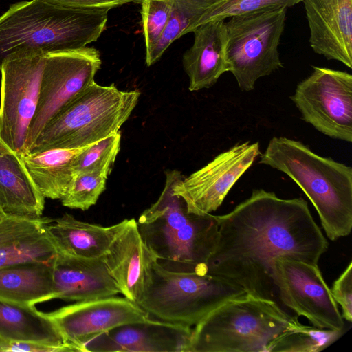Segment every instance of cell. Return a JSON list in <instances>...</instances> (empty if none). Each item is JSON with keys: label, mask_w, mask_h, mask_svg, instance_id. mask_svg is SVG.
Masks as SVG:
<instances>
[{"label": "cell", "mask_w": 352, "mask_h": 352, "mask_svg": "<svg viewBox=\"0 0 352 352\" xmlns=\"http://www.w3.org/2000/svg\"><path fill=\"white\" fill-rule=\"evenodd\" d=\"M331 295L342 308L343 319L352 321V262L350 261L345 270L335 280L330 289Z\"/></svg>", "instance_id": "obj_32"}, {"label": "cell", "mask_w": 352, "mask_h": 352, "mask_svg": "<svg viewBox=\"0 0 352 352\" xmlns=\"http://www.w3.org/2000/svg\"><path fill=\"white\" fill-rule=\"evenodd\" d=\"M0 351H26V352H72L78 351L76 346L67 344L63 346H55L41 342L30 341H14L0 338Z\"/></svg>", "instance_id": "obj_33"}, {"label": "cell", "mask_w": 352, "mask_h": 352, "mask_svg": "<svg viewBox=\"0 0 352 352\" xmlns=\"http://www.w3.org/2000/svg\"><path fill=\"white\" fill-rule=\"evenodd\" d=\"M45 199L31 179L21 156L0 138V206L5 214L41 218Z\"/></svg>", "instance_id": "obj_22"}, {"label": "cell", "mask_w": 352, "mask_h": 352, "mask_svg": "<svg viewBox=\"0 0 352 352\" xmlns=\"http://www.w3.org/2000/svg\"><path fill=\"white\" fill-rule=\"evenodd\" d=\"M107 178L102 175L81 173L76 177L67 194L60 200L63 206L87 210L95 205L106 188Z\"/></svg>", "instance_id": "obj_29"}, {"label": "cell", "mask_w": 352, "mask_h": 352, "mask_svg": "<svg viewBox=\"0 0 352 352\" xmlns=\"http://www.w3.org/2000/svg\"><path fill=\"white\" fill-rule=\"evenodd\" d=\"M302 0H222L206 14L204 23L273 8L292 7Z\"/></svg>", "instance_id": "obj_31"}, {"label": "cell", "mask_w": 352, "mask_h": 352, "mask_svg": "<svg viewBox=\"0 0 352 352\" xmlns=\"http://www.w3.org/2000/svg\"><path fill=\"white\" fill-rule=\"evenodd\" d=\"M146 53L160 39L170 18L171 0H140Z\"/></svg>", "instance_id": "obj_30"}, {"label": "cell", "mask_w": 352, "mask_h": 352, "mask_svg": "<svg viewBox=\"0 0 352 352\" xmlns=\"http://www.w3.org/2000/svg\"><path fill=\"white\" fill-rule=\"evenodd\" d=\"M273 278L278 299L297 316L318 328L344 329L341 312L318 265L278 257Z\"/></svg>", "instance_id": "obj_12"}, {"label": "cell", "mask_w": 352, "mask_h": 352, "mask_svg": "<svg viewBox=\"0 0 352 352\" xmlns=\"http://www.w3.org/2000/svg\"><path fill=\"white\" fill-rule=\"evenodd\" d=\"M259 163L288 175L314 206L326 236L334 241L352 229V168L314 153L300 141L272 138Z\"/></svg>", "instance_id": "obj_4"}, {"label": "cell", "mask_w": 352, "mask_h": 352, "mask_svg": "<svg viewBox=\"0 0 352 352\" xmlns=\"http://www.w3.org/2000/svg\"><path fill=\"white\" fill-rule=\"evenodd\" d=\"M114 296L76 302L47 314L65 342L85 352V344L112 329L151 319L135 302Z\"/></svg>", "instance_id": "obj_14"}, {"label": "cell", "mask_w": 352, "mask_h": 352, "mask_svg": "<svg viewBox=\"0 0 352 352\" xmlns=\"http://www.w3.org/2000/svg\"><path fill=\"white\" fill-rule=\"evenodd\" d=\"M55 299L80 302L120 293L102 260L57 252L52 263Z\"/></svg>", "instance_id": "obj_18"}, {"label": "cell", "mask_w": 352, "mask_h": 352, "mask_svg": "<svg viewBox=\"0 0 352 352\" xmlns=\"http://www.w3.org/2000/svg\"><path fill=\"white\" fill-rule=\"evenodd\" d=\"M287 8H273L230 18L226 23L229 72L241 90L254 89L256 81L283 67L278 46Z\"/></svg>", "instance_id": "obj_8"}, {"label": "cell", "mask_w": 352, "mask_h": 352, "mask_svg": "<svg viewBox=\"0 0 352 352\" xmlns=\"http://www.w3.org/2000/svg\"><path fill=\"white\" fill-rule=\"evenodd\" d=\"M313 50L352 68V0H302Z\"/></svg>", "instance_id": "obj_16"}, {"label": "cell", "mask_w": 352, "mask_h": 352, "mask_svg": "<svg viewBox=\"0 0 352 352\" xmlns=\"http://www.w3.org/2000/svg\"><path fill=\"white\" fill-rule=\"evenodd\" d=\"M290 97L302 119L330 138L352 142V75L314 66Z\"/></svg>", "instance_id": "obj_11"}, {"label": "cell", "mask_w": 352, "mask_h": 352, "mask_svg": "<svg viewBox=\"0 0 352 352\" xmlns=\"http://www.w3.org/2000/svg\"><path fill=\"white\" fill-rule=\"evenodd\" d=\"M0 299L28 305L55 299L51 264L28 262L0 267Z\"/></svg>", "instance_id": "obj_24"}, {"label": "cell", "mask_w": 352, "mask_h": 352, "mask_svg": "<svg viewBox=\"0 0 352 352\" xmlns=\"http://www.w3.org/2000/svg\"><path fill=\"white\" fill-rule=\"evenodd\" d=\"M217 218V243L207 272L256 297L276 301V258L289 257L318 265L329 247L301 197L282 199L273 192L255 189L232 211Z\"/></svg>", "instance_id": "obj_1"}, {"label": "cell", "mask_w": 352, "mask_h": 352, "mask_svg": "<svg viewBox=\"0 0 352 352\" xmlns=\"http://www.w3.org/2000/svg\"><path fill=\"white\" fill-rule=\"evenodd\" d=\"M140 92L94 82L46 124L24 154L91 145L120 131L135 108Z\"/></svg>", "instance_id": "obj_6"}, {"label": "cell", "mask_w": 352, "mask_h": 352, "mask_svg": "<svg viewBox=\"0 0 352 352\" xmlns=\"http://www.w3.org/2000/svg\"><path fill=\"white\" fill-rule=\"evenodd\" d=\"M155 256L145 245L137 221L127 219L102 260L124 297L138 304L142 299Z\"/></svg>", "instance_id": "obj_17"}, {"label": "cell", "mask_w": 352, "mask_h": 352, "mask_svg": "<svg viewBox=\"0 0 352 352\" xmlns=\"http://www.w3.org/2000/svg\"><path fill=\"white\" fill-rule=\"evenodd\" d=\"M120 141L118 131L84 148L74 160L76 174L94 173L108 178L119 153Z\"/></svg>", "instance_id": "obj_28"}, {"label": "cell", "mask_w": 352, "mask_h": 352, "mask_svg": "<svg viewBox=\"0 0 352 352\" xmlns=\"http://www.w3.org/2000/svg\"><path fill=\"white\" fill-rule=\"evenodd\" d=\"M50 219H0V267L28 262L51 264L56 250L46 229Z\"/></svg>", "instance_id": "obj_20"}, {"label": "cell", "mask_w": 352, "mask_h": 352, "mask_svg": "<svg viewBox=\"0 0 352 352\" xmlns=\"http://www.w3.org/2000/svg\"><path fill=\"white\" fill-rule=\"evenodd\" d=\"M260 154L258 142L236 144L188 177L182 176L173 192L184 201L188 212L210 214L221 205L232 187Z\"/></svg>", "instance_id": "obj_13"}, {"label": "cell", "mask_w": 352, "mask_h": 352, "mask_svg": "<svg viewBox=\"0 0 352 352\" xmlns=\"http://www.w3.org/2000/svg\"><path fill=\"white\" fill-rule=\"evenodd\" d=\"M109 10L65 7L46 0L11 5L0 16V69L6 58L19 52L47 54L86 47L102 33Z\"/></svg>", "instance_id": "obj_3"}, {"label": "cell", "mask_w": 352, "mask_h": 352, "mask_svg": "<svg viewBox=\"0 0 352 352\" xmlns=\"http://www.w3.org/2000/svg\"><path fill=\"white\" fill-rule=\"evenodd\" d=\"M45 56L19 52L6 58L0 69V138L21 156L36 109Z\"/></svg>", "instance_id": "obj_9"}, {"label": "cell", "mask_w": 352, "mask_h": 352, "mask_svg": "<svg viewBox=\"0 0 352 352\" xmlns=\"http://www.w3.org/2000/svg\"><path fill=\"white\" fill-rule=\"evenodd\" d=\"M192 32V45L184 54L182 63L191 91L209 88L229 72L226 58L227 33L222 19L206 22Z\"/></svg>", "instance_id": "obj_19"}, {"label": "cell", "mask_w": 352, "mask_h": 352, "mask_svg": "<svg viewBox=\"0 0 352 352\" xmlns=\"http://www.w3.org/2000/svg\"><path fill=\"white\" fill-rule=\"evenodd\" d=\"M192 327L151 318L117 327L84 346L89 352H186Z\"/></svg>", "instance_id": "obj_15"}, {"label": "cell", "mask_w": 352, "mask_h": 352, "mask_svg": "<svg viewBox=\"0 0 352 352\" xmlns=\"http://www.w3.org/2000/svg\"><path fill=\"white\" fill-rule=\"evenodd\" d=\"M53 4L80 8L111 9L140 0H46Z\"/></svg>", "instance_id": "obj_34"}, {"label": "cell", "mask_w": 352, "mask_h": 352, "mask_svg": "<svg viewBox=\"0 0 352 352\" xmlns=\"http://www.w3.org/2000/svg\"><path fill=\"white\" fill-rule=\"evenodd\" d=\"M165 175V185L159 198L137 221L139 232L163 267L206 273L217 243V215L188 212L184 201L173 192L176 182L182 176L181 173L167 170Z\"/></svg>", "instance_id": "obj_2"}, {"label": "cell", "mask_w": 352, "mask_h": 352, "mask_svg": "<svg viewBox=\"0 0 352 352\" xmlns=\"http://www.w3.org/2000/svg\"><path fill=\"white\" fill-rule=\"evenodd\" d=\"M344 331L345 329H327L300 323L283 332L274 342L271 352H319L337 341Z\"/></svg>", "instance_id": "obj_27"}, {"label": "cell", "mask_w": 352, "mask_h": 352, "mask_svg": "<svg viewBox=\"0 0 352 352\" xmlns=\"http://www.w3.org/2000/svg\"><path fill=\"white\" fill-rule=\"evenodd\" d=\"M101 63L98 50L87 46L45 54L38 100L28 129L25 153L58 111L95 82Z\"/></svg>", "instance_id": "obj_10"}, {"label": "cell", "mask_w": 352, "mask_h": 352, "mask_svg": "<svg viewBox=\"0 0 352 352\" xmlns=\"http://www.w3.org/2000/svg\"><path fill=\"white\" fill-rule=\"evenodd\" d=\"M171 1V11L167 25L157 43L146 53L147 66L157 62L175 40L204 23L208 12L222 0Z\"/></svg>", "instance_id": "obj_26"}, {"label": "cell", "mask_w": 352, "mask_h": 352, "mask_svg": "<svg viewBox=\"0 0 352 352\" xmlns=\"http://www.w3.org/2000/svg\"><path fill=\"white\" fill-rule=\"evenodd\" d=\"M0 338L55 346L68 344L47 314L40 311L35 305L2 299H0Z\"/></svg>", "instance_id": "obj_25"}, {"label": "cell", "mask_w": 352, "mask_h": 352, "mask_svg": "<svg viewBox=\"0 0 352 352\" xmlns=\"http://www.w3.org/2000/svg\"><path fill=\"white\" fill-rule=\"evenodd\" d=\"M244 294L221 276L170 270L155 258L138 305L153 319L192 327L227 300Z\"/></svg>", "instance_id": "obj_7"}, {"label": "cell", "mask_w": 352, "mask_h": 352, "mask_svg": "<svg viewBox=\"0 0 352 352\" xmlns=\"http://www.w3.org/2000/svg\"><path fill=\"white\" fill-rule=\"evenodd\" d=\"M300 324L276 301L245 293L227 300L195 325L186 352H271L283 332Z\"/></svg>", "instance_id": "obj_5"}, {"label": "cell", "mask_w": 352, "mask_h": 352, "mask_svg": "<svg viewBox=\"0 0 352 352\" xmlns=\"http://www.w3.org/2000/svg\"><path fill=\"white\" fill-rule=\"evenodd\" d=\"M5 214V213L3 212L1 206H0V219L2 218Z\"/></svg>", "instance_id": "obj_35"}, {"label": "cell", "mask_w": 352, "mask_h": 352, "mask_svg": "<svg viewBox=\"0 0 352 352\" xmlns=\"http://www.w3.org/2000/svg\"><path fill=\"white\" fill-rule=\"evenodd\" d=\"M85 147L54 148L21 156L31 179L45 198L61 200L65 197L76 175L74 160Z\"/></svg>", "instance_id": "obj_23"}, {"label": "cell", "mask_w": 352, "mask_h": 352, "mask_svg": "<svg viewBox=\"0 0 352 352\" xmlns=\"http://www.w3.org/2000/svg\"><path fill=\"white\" fill-rule=\"evenodd\" d=\"M127 219L110 226L89 223L65 213L50 219L46 229L58 253L86 259L102 258Z\"/></svg>", "instance_id": "obj_21"}]
</instances>
